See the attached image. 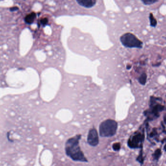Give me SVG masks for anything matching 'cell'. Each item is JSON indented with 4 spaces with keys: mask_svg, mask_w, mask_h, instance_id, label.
<instances>
[{
    "mask_svg": "<svg viewBox=\"0 0 166 166\" xmlns=\"http://www.w3.org/2000/svg\"><path fill=\"white\" fill-rule=\"evenodd\" d=\"M118 124L113 120H107L101 123L99 127V133L102 137H111L116 134Z\"/></svg>",
    "mask_w": 166,
    "mask_h": 166,
    "instance_id": "obj_3",
    "label": "cell"
},
{
    "mask_svg": "<svg viewBox=\"0 0 166 166\" xmlns=\"http://www.w3.org/2000/svg\"><path fill=\"white\" fill-rule=\"evenodd\" d=\"M79 4L86 8H91L96 3V0H76Z\"/></svg>",
    "mask_w": 166,
    "mask_h": 166,
    "instance_id": "obj_7",
    "label": "cell"
},
{
    "mask_svg": "<svg viewBox=\"0 0 166 166\" xmlns=\"http://www.w3.org/2000/svg\"><path fill=\"white\" fill-rule=\"evenodd\" d=\"M149 20H150L151 26L156 27L157 24V22L156 18L154 17L153 13H151L149 15Z\"/></svg>",
    "mask_w": 166,
    "mask_h": 166,
    "instance_id": "obj_9",
    "label": "cell"
},
{
    "mask_svg": "<svg viewBox=\"0 0 166 166\" xmlns=\"http://www.w3.org/2000/svg\"><path fill=\"white\" fill-rule=\"evenodd\" d=\"M165 149H166V146H165Z\"/></svg>",
    "mask_w": 166,
    "mask_h": 166,
    "instance_id": "obj_17",
    "label": "cell"
},
{
    "mask_svg": "<svg viewBox=\"0 0 166 166\" xmlns=\"http://www.w3.org/2000/svg\"><path fill=\"white\" fill-rule=\"evenodd\" d=\"M147 76L146 73H142L138 78V82L142 85H145L147 82Z\"/></svg>",
    "mask_w": 166,
    "mask_h": 166,
    "instance_id": "obj_10",
    "label": "cell"
},
{
    "mask_svg": "<svg viewBox=\"0 0 166 166\" xmlns=\"http://www.w3.org/2000/svg\"><path fill=\"white\" fill-rule=\"evenodd\" d=\"M120 40L122 45L127 48L141 49L143 44L141 40L130 33H127L121 36Z\"/></svg>",
    "mask_w": 166,
    "mask_h": 166,
    "instance_id": "obj_4",
    "label": "cell"
},
{
    "mask_svg": "<svg viewBox=\"0 0 166 166\" xmlns=\"http://www.w3.org/2000/svg\"><path fill=\"white\" fill-rule=\"evenodd\" d=\"M81 135H77L69 139L65 144L67 155L75 161L87 162L88 160L81 150L79 146V140Z\"/></svg>",
    "mask_w": 166,
    "mask_h": 166,
    "instance_id": "obj_1",
    "label": "cell"
},
{
    "mask_svg": "<svg viewBox=\"0 0 166 166\" xmlns=\"http://www.w3.org/2000/svg\"><path fill=\"white\" fill-rule=\"evenodd\" d=\"M144 135L142 133H137L129 139L128 142V145L131 148L138 147L139 144L141 143L144 139Z\"/></svg>",
    "mask_w": 166,
    "mask_h": 166,
    "instance_id": "obj_5",
    "label": "cell"
},
{
    "mask_svg": "<svg viewBox=\"0 0 166 166\" xmlns=\"http://www.w3.org/2000/svg\"><path fill=\"white\" fill-rule=\"evenodd\" d=\"M87 141L89 145L93 147L98 145L99 142V140L98 134L96 129L92 128L89 130L88 134Z\"/></svg>",
    "mask_w": 166,
    "mask_h": 166,
    "instance_id": "obj_6",
    "label": "cell"
},
{
    "mask_svg": "<svg viewBox=\"0 0 166 166\" xmlns=\"http://www.w3.org/2000/svg\"><path fill=\"white\" fill-rule=\"evenodd\" d=\"M161 155V150L160 149H157L153 154V157L155 160H158Z\"/></svg>",
    "mask_w": 166,
    "mask_h": 166,
    "instance_id": "obj_11",
    "label": "cell"
},
{
    "mask_svg": "<svg viewBox=\"0 0 166 166\" xmlns=\"http://www.w3.org/2000/svg\"><path fill=\"white\" fill-rule=\"evenodd\" d=\"M112 148L115 151H118L121 149V144L120 143H115L113 144Z\"/></svg>",
    "mask_w": 166,
    "mask_h": 166,
    "instance_id": "obj_13",
    "label": "cell"
},
{
    "mask_svg": "<svg viewBox=\"0 0 166 166\" xmlns=\"http://www.w3.org/2000/svg\"><path fill=\"white\" fill-rule=\"evenodd\" d=\"M48 23V20L47 18H44V19H41L40 20V23H41L43 26H45Z\"/></svg>",
    "mask_w": 166,
    "mask_h": 166,
    "instance_id": "obj_14",
    "label": "cell"
},
{
    "mask_svg": "<svg viewBox=\"0 0 166 166\" xmlns=\"http://www.w3.org/2000/svg\"><path fill=\"white\" fill-rule=\"evenodd\" d=\"M162 99L158 97L151 96L149 109L144 112V115L148 121H154L160 117V112L165 109L164 105L161 104Z\"/></svg>",
    "mask_w": 166,
    "mask_h": 166,
    "instance_id": "obj_2",
    "label": "cell"
},
{
    "mask_svg": "<svg viewBox=\"0 0 166 166\" xmlns=\"http://www.w3.org/2000/svg\"><path fill=\"white\" fill-rule=\"evenodd\" d=\"M164 122L165 123V124L166 125V113L164 114L163 117Z\"/></svg>",
    "mask_w": 166,
    "mask_h": 166,
    "instance_id": "obj_16",
    "label": "cell"
},
{
    "mask_svg": "<svg viewBox=\"0 0 166 166\" xmlns=\"http://www.w3.org/2000/svg\"><path fill=\"white\" fill-rule=\"evenodd\" d=\"M36 18V14L34 12H32L25 17V22L28 24H31L33 23Z\"/></svg>",
    "mask_w": 166,
    "mask_h": 166,
    "instance_id": "obj_8",
    "label": "cell"
},
{
    "mask_svg": "<svg viewBox=\"0 0 166 166\" xmlns=\"http://www.w3.org/2000/svg\"><path fill=\"white\" fill-rule=\"evenodd\" d=\"M141 1L142 3H143V4L146 5L154 4L155 3L159 1V0H141Z\"/></svg>",
    "mask_w": 166,
    "mask_h": 166,
    "instance_id": "obj_12",
    "label": "cell"
},
{
    "mask_svg": "<svg viewBox=\"0 0 166 166\" xmlns=\"http://www.w3.org/2000/svg\"><path fill=\"white\" fill-rule=\"evenodd\" d=\"M137 160H138L139 162H140L141 163H142L143 162V158L142 157V153H141V154H140V156H138V158H137Z\"/></svg>",
    "mask_w": 166,
    "mask_h": 166,
    "instance_id": "obj_15",
    "label": "cell"
}]
</instances>
